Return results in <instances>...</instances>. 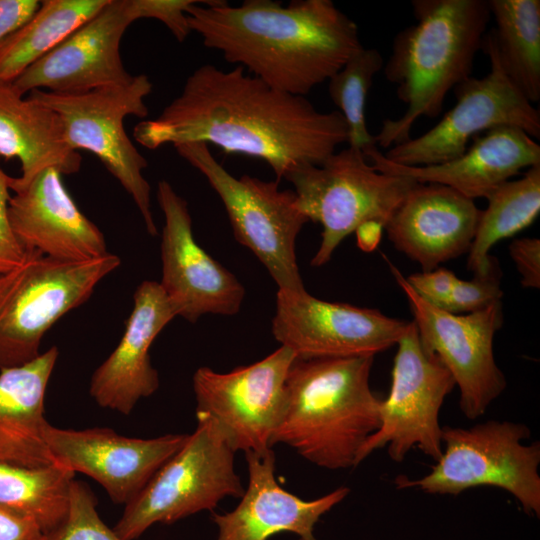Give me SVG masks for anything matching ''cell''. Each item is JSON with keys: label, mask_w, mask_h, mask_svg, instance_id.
<instances>
[{"label": "cell", "mask_w": 540, "mask_h": 540, "mask_svg": "<svg viewBox=\"0 0 540 540\" xmlns=\"http://www.w3.org/2000/svg\"><path fill=\"white\" fill-rule=\"evenodd\" d=\"M142 146L213 144L227 154L263 160L277 180L304 165H319L347 142L338 112H322L305 97L277 90L237 66L205 64L154 119L133 132Z\"/></svg>", "instance_id": "6da1fadb"}, {"label": "cell", "mask_w": 540, "mask_h": 540, "mask_svg": "<svg viewBox=\"0 0 540 540\" xmlns=\"http://www.w3.org/2000/svg\"><path fill=\"white\" fill-rule=\"evenodd\" d=\"M531 431L523 423L489 420L470 428L442 427V455L419 479L398 476V489L459 495L479 486L509 492L530 516H540V443H523Z\"/></svg>", "instance_id": "8992f818"}, {"label": "cell", "mask_w": 540, "mask_h": 540, "mask_svg": "<svg viewBox=\"0 0 540 540\" xmlns=\"http://www.w3.org/2000/svg\"><path fill=\"white\" fill-rule=\"evenodd\" d=\"M153 84L145 74L134 75L124 85L80 94H56L34 90L28 96L55 111L72 149L93 153L130 195L147 232L158 230L151 211V187L143 175L148 162L137 150L124 128L128 116L147 117L145 98Z\"/></svg>", "instance_id": "30bf717a"}, {"label": "cell", "mask_w": 540, "mask_h": 540, "mask_svg": "<svg viewBox=\"0 0 540 540\" xmlns=\"http://www.w3.org/2000/svg\"><path fill=\"white\" fill-rule=\"evenodd\" d=\"M482 50L489 57L490 72L470 76L454 89L455 105L430 130L417 138L390 147L384 156L403 166L441 164L463 154L470 140L499 126H514L540 139V112L509 80L487 31Z\"/></svg>", "instance_id": "8fae6325"}, {"label": "cell", "mask_w": 540, "mask_h": 540, "mask_svg": "<svg viewBox=\"0 0 540 540\" xmlns=\"http://www.w3.org/2000/svg\"><path fill=\"white\" fill-rule=\"evenodd\" d=\"M186 13L205 47L297 96L328 81L363 47L357 24L330 0H201Z\"/></svg>", "instance_id": "7a4b0ae2"}, {"label": "cell", "mask_w": 540, "mask_h": 540, "mask_svg": "<svg viewBox=\"0 0 540 540\" xmlns=\"http://www.w3.org/2000/svg\"><path fill=\"white\" fill-rule=\"evenodd\" d=\"M196 419V428L183 446L125 505L113 528L123 540H135L155 524L213 512L226 497L243 495L245 488L234 466L236 451L226 433L206 413L196 412Z\"/></svg>", "instance_id": "5b68a950"}, {"label": "cell", "mask_w": 540, "mask_h": 540, "mask_svg": "<svg viewBox=\"0 0 540 540\" xmlns=\"http://www.w3.org/2000/svg\"><path fill=\"white\" fill-rule=\"evenodd\" d=\"M108 0H44L37 11L0 43V82L12 83L48 54Z\"/></svg>", "instance_id": "484cf974"}, {"label": "cell", "mask_w": 540, "mask_h": 540, "mask_svg": "<svg viewBox=\"0 0 540 540\" xmlns=\"http://www.w3.org/2000/svg\"><path fill=\"white\" fill-rule=\"evenodd\" d=\"M132 23L126 0H108L11 84L25 96L34 90L80 94L129 83L134 75L123 65L120 42Z\"/></svg>", "instance_id": "ac0fdd59"}, {"label": "cell", "mask_w": 540, "mask_h": 540, "mask_svg": "<svg viewBox=\"0 0 540 540\" xmlns=\"http://www.w3.org/2000/svg\"><path fill=\"white\" fill-rule=\"evenodd\" d=\"M37 0H0V43L37 11Z\"/></svg>", "instance_id": "74e56055"}, {"label": "cell", "mask_w": 540, "mask_h": 540, "mask_svg": "<svg viewBox=\"0 0 540 540\" xmlns=\"http://www.w3.org/2000/svg\"><path fill=\"white\" fill-rule=\"evenodd\" d=\"M200 0H126L132 22L143 18H153L162 22L176 38L183 42L191 33L188 7Z\"/></svg>", "instance_id": "d6a6232c"}, {"label": "cell", "mask_w": 540, "mask_h": 540, "mask_svg": "<svg viewBox=\"0 0 540 540\" xmlns=\"http://www.w3.org/2000/svg\"><path fill=\"white\" fill-rule=\"evenodd\" d=\"M384 226L377 221L361 224L355 231L358 246L364 251H372L381 240Z\"/></svg>", "instance_id": "f35d334b"}, {"label": "cell", "mask_w": 540, "mask_h": 540, "mask_svg": "<svg viewBox=\"0 0 540 540\" xmlns=\"http://www.w3.org/2000/svg\"><path fill=\"white\" fill-rule=\"evenodd\" d=\"M384 258L408 300L424 351L434 355L452 375L464 416L477 419L507 385L493 352L494 335L503 322L501 302L474 313H449L422 299L399 269Z\"/></svg>", "instance_id": "4fadbf2b"}, {"label": "cell", "mask_w": 540, "mask_h": 540, "mask_svg": "<svg viewBox=\"0 0 540 540\" xmlns=\"http://www.w3.org/2000/svg\"><path fill=\"white\" fill-rule=\"evenodd\" d=\"M12 177L0 168V275L19 266L27 251L16 238L9 219Z\"/></svg>", "instance_id": "836d02e7"}, {"label": "cell", "mask_w": 540, "mask_h": 540, "mask_svg": "<svg viewBox=\"0 0 540 540\" xmlns=\"http://www.w3.org/2000/svg\"><path fill=\"white\" fill-rule=\"evenodd\" d=\"M133 309L123 335L112 353L97 367L89 393L102 408L130 414L137 403L159 388L150 347L177 314L160 284L143 281L133 295Z\"/></svg>", "instance_id": "7402d4cb"}, {"label": "cell", "mask_w": 540, "mask_h": 540, "mask_svg": "<svg viewBox=\"0 0 540 540\" xmlns=\"http://www.w3.org/2000/svg\"><path fill=\"white\" fill-rule=\"evenodd\" d=\"M481 211L476 233L468 251L467 268L473 274H484L495 258L491 248L530 226L540 212V164L528 168L517 180H508L487 198Z\"/></svg>", "instance_id": "83f0119b"}, {"label": "cell", "mask_w": 540, "mask_h": 540, "mask_svg": "<svg viewBox=\"0 0 540 540\" xmlns=\"http://www.w3.org/2000/svg\"><path fill=\"white\" fill-rule=\"evenodd\" d=\"M473 275L471 280H456L442 310L453 314H469L501 302L503 291L497 259L486 273Z\"/></svg>", "instance_id": "1f68e13d"}, {"label": "cell", "mask_w": 540, "mask_h": 540, "mask_svg": "<svg viewBox=\"0 0 540 540\" xmlns=\"http://www.w3.org/2000/svg\"><path fill=\"white\" fill-rule=\"evenodd\" d=\"M44 540H123L108 527L97 511V501L88 486L73 480L64 520Z\"/></svg>", "instance_id": "4dcf8cb0"}, {"label": "cell", "mask_w": 540, "mask_h": 540, "mask_svg": "<svg viewBox=\"0 0 540 540\" xmlns=\"http://www.w3.org/2000/svg\"><path fill=\"white\" fill-rule=\"evenodd\" d=\"M0 156L18 159L21 175L14 184H25L47 168L61 175L80 170L82 158L67 143L59 115L11 83L0 82Z\"/></svg>", "instance_id": "d4e9b609"}, {"label": "cell", "mask_w": 540, "mask_h": 540, "mask_svg": "<svg viewBox=\"0 0 540 540\" xmlns=\"http://www.w3.org/2000/svg\"><path fill=\"white\" fill-rule=\"evenodd\" d=\"M74 477L57 462L38 467L0 462V504L31 517L47 534L67 514Z\"/></svg>", "instance_id": "f1b7e54d"}, {"label": "cell", "mask_w": 540, "mask_h": 540, "mask_svg": "<svg viewBox=\"0 0 540 540\" xmlns=\"http://www.w3.org/2000/svg\"><path fill=\"white\" fill-rule=\"evenodd\" d=\"M59 351L0 370V462L38 467L55 463L45 438V396Z\"/></svg>", "instance_id": "cb8c5ba5"}, {"label": "cell", "mask_w": 540, "mask_h": 540, "mask_svg": "<svg viewBox=\"0 0 540 540\" xmlns=\"http://www.w3.org/2000/svg\"><path fill=\"white\" fill-rule=\"evenodd\" d=\"M481 211L450 187L417 183L384 229L397 250L431 271L469 251Z\"/></svg>", "instance_id": "603a6c76"}, {"label": "cell", "mask_w": 540, "mask_h": 540, "mask_svg": "<svg viewBox=\"0 0 540 540\" xmlns=\"http://www.w3.org/2000/svg\"><path fill=\"white\" fill-rule=\"evenodd\" d=\"M374 357H296L273 446L286 444L321 468L355 467L359 449L380 425L382 398L370 387Z\"/></svg>", "instance_id": "277c9868"}, {"label": "cell", "mask_w": 540, "mask_h": 540, "mask_svg": "<svg viewBox=\"0 0 540 540\" xmlns=\"http://www.w3.org/2000/svg\"><path fill=\"white\" fill-rule=\"evenodd\" d=\"M121 263L112 253L65 261L27 251L16 268L0 275V370L40 355L45 333L85 303L98 283Z\"/></svg>", "instance_id": "52a82bcc"}, {"label": "cell", "mask_w": 540, "mask_h": 540, "mask_svg": "<svg viewBox=\"0 0 540 540\" xmlns=\"http://www.w3.org/2000/svg\"><path fill=\"white\" fill-rule=\"evenodd\" d=\"M396 345L390 391L380 404L379 428L359 449L355 466L384 447L397 463L414 448L435 462L442 455L439 413L455 381L434 355L424 351L413 321Z\"/></svg>", "instance_id": "7c38bea8"}, {"label": "cell", "mask_w": 540, "mask_h": 540, "mask_svg": "<svg viewBox=\"0 0 540 540\" xmlns=\"http://www.w3.org/2000/svg\"><path fill=\"white\" fill-rule=\"evenodd\" d=\"M363 153L380 172L407 177L421 184L447 186L472 200L487 198L522 169L540 164V145L514 126H499L483 132L473 138L463 154L441 164H396L376 145Z\"/></svg>", "instance_id": "44dd1931"}, {"label": "cell", "mask_w": 540, "mask_h": 540, "mask_svg": "<svg viewBox=\"0 0 540 540\" xmlns=\"http://www.w3.org/2000/svg\"><path fill=\"white\" fill-rule=\"evenodd\" d=\"M44 539V531L31 517L0 504V540Z\"/></svg>", "instance_id": "8d00e7d4"}, {"label": "cell", "mask_w": 540, "mask_h": 540, "mask_svg": "<svg viewBox=\"0 0 540 540\" xmlns=\"http://www.w3.org/2000/svg\"><path fill=\"white\" fill-rule=\"evenodd\" d=\"M416 22L399 31L383 66L406 110L385 119L374 141L389 149L411 138L421 117L435 118L447 94L471 76L491 19L487 0H413Z\"/></svg>", "instance_id": "3957f363"}, {"label": "cell", "mask_w": 540, "mask_h": 540, "mask_svg": "<svg viewBox=\"0 0 540 540\" xmlns=\"http://www.w3.org/2000/svg\"><path fill=\"white\" fill-rule=\"evenodd\" d=\"M509 254L521 275L522 286L539 288L540 240L535 237L514 239L509 245Z\"/></svg>", "instance_id": "d590c367"}, {"label": "cell", "mask_w": 540, "mask_h": 540, "mask_svg": "<svg viewBox=\"0 0 540 540\" xmlns=\"http://www.w3.org/2000/svg\"><path fill=\"white\" fill-rule=\"evenodd\" d=\"M295 353L280 346L227 373L199 367L193 375L196 412L212 416L237 451L266 453L285 410V382Z\"/></svg>", "instance_id": "5bb4252c"}, {"label": "cell", "mask_w": 540, "mask_h": 540, "mask_svg": "<svg viewBox=\"0 0 540 540\" xmlns=\"http://www.w3.org/2000/svg\"><path fill=\"white\" fill-rule=\"evenodd\" d=\"M293 187L296 206L322 226L321 243L311 260L314 267L328 263L339 244L363 223L383 226L418 183L383 173L368 163L363 151L348 146L319 165H304L285 178Z\"/></svg>", "instance_id": "ba28073f"}, {"label": "cell", "mask_w": 540, "mask_h": 540, "mask_svg": "<svg viewBox=\"0 0 540 540\" xmlns=\"http://www.w3.org/2000/svg\"><path fill=\"white\" fill-rule=\"evenodd\" d=\"M248 485L239 504L224 513L211 512L217 527L215 540H272L293 533L298 540H317L314 528L320 518L344 500L350 489L341 486L313 500L283 489L275 477V454L246 452Z\"/></svg>", "instance_id": "ffe728a7"}, {"label": "cell", "mask_w": 540, "mask_h": 540, "mask_svg": "<svg viewBox=\"0 0 540 540\" xmlns=\"http://www.w3.org/2000/svg\"><path fill=\"white\" fill-rule=\"evenodd\" d=\"M489 30L502 69L532 104L540 100V1L488 0Z\"/></svg>", "instance_id": "4316f807"}, {"label": "cell", "mask_w": 540, "mask_h": 540, "mask_svg": "<svg viewBox=\"0 0 540 540\" xmlns=\"http://www.w3.org/2000/svg\"><path fill=\"white\" fill-rule=\"evenodd\" d=\"M458 277L446 268L414 273L406 278L412 289L431 305L442 308Z\"/></svg>", "instance_id": "e575fe53"}, {"label": "cell", "mask_w": 540, "mask_h": 540, "mask_svg": "<svg viewBox=\"0 0 540 540\" xmlns=\"http://www.w3.org/2000/svg\"><path fill=\"white\" fill-rule=\"evenodd\" d=\"M408 323L377 309L321 300L306 289H278L271 329L297 358H344L375 356L389 349Z\"/></svg>", "instance_id": "9a60e30c"}, {"label": "cell", "mask_w": 540, "mask_h": 540, "mask_svg": "<svg viewBox=\"0 0 540 540\" xmlns=\"http://www.w3.org/2000/svg\"><path fill=\"white\" fill-rule=\"evenodd\" d=\"M188 434L133 438L110 428L64 429L47 424L44 438L55 462L99 483L116 504H128L185 443Z\"/></svg>", "instance_id": "e0dca14e"}, {"label": "cell", "mask_w": 540, "mask_h": 540, "mask_svg": "<svg viewBox=\"0 0 540 540\" xmlns=\"http://www.w3.org/2000/svg\"><path fill=\"white\" fill-rule=\"evenodd\" d=\"M174 148L207 179L225 207L235 239L265 266L278 289L304 290L296 239L309 221L297 208L293 190H281L277 179L233 176L206 143L186 142Z\"/></svg>", "instance_id": "9c48e42d"}, {"label": "cell", "mask_w": 540, "mask_h": 540, "mask_svg": "<svg viewBox=\"0 0 540 540\" xmlns=\"http://www.w3.org/2000/svg\"><path fill=\"white\" fill-rule=\"evenodd\" d=\"M61 176L47 168L25 184L11 180L14 194L8 212L16 238L26 251L58 260L85 261L106 255L103 233L80 211Z\"/></svg>", "instance_id": "d6986e66"}, {"label": "cell", "mask_w": 540, "mask_h": 540, "mask_svg": "<svg viewBox=\"0 0 540 540\" xmlns=\"http://www.w3.org/2000/svg\"><path fill=\"white\" fill-rule=\"evenodd\" d=\"M383 66L377 49L362 47L328 80L329 96L347 126V142L361 151L376 145L367 128L365 108L373 78Z\"/></svg>", "instance_id": "f546056e"}, {"label": "cell", "mask_w": 540, "mask_h": 540, "mask_svg": "<svg viewBox=\"0 0 540 540\" xmlns=\"http://www.w3.org/2000/svg\"><path fill=\"white\" fill-rule=\"evenodd\" d=\"M157 201L164 216L159 284L177 316L195 323L204 314H237L245 289L196 242L186 200L161 180Z\"/></svg>", "instance_id": "2e32d148"}]
</instances>
